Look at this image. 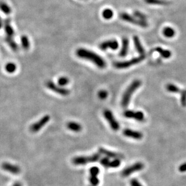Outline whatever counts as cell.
<instances>
[{
    "mask_svg": "<svg viewBox=\"0 0 186 186\" xmlns=\"http://www.w3.org/2000/svg\"><path fill=\"white\" fill-rule=\"evenodd\" d=\"M76 55L80 58L91 61L100 68H104L106 66L105 60L97 53L86 49H79L76 51Z\"/></svg>",
    "mask_w": 186,
    "mask_h": 186,
    "instance_id": "6da1fadb",
    "label": "cell"
},
{
    "mask_svg": "<svg viewBox=\"0 0 186 186\" xmlns=\"http://www.w3.org/2000/svg\"><path fill=\"white\" fill-rule=\"evenodd\" d=\"M142 82L140 80H135L134 81L131 85L128 87L125 92H124V94L122 97L121 100V106L124 108H126L128 106L131 96L133 93L141 86Z\"/></svg>",
    "mask_w": 186,
    "mask_h": 186,
    "instance_id": "7a4b0ae2",
    "label": "cell"
},
{
    "mask_svg": "<svg viewBox=\"0 0 186 186\" xmlns=\"http://www.w3.org/2000/svg\"><path fill=\"white\" fill-rule=\"evenodd\" d=\"M100 158V155L96 153L88 157H77L73 159V163L75 165H84L90 163H94Z\"/></svg>",
    "mask_w": 186,
    "mask_h": 186,
    "instance_id": "3957f363",
    "label": "cell"
},
{
    "mask_svg": "<svg viewBox=\"0 0 186 186\" xmlns=\"http://www.w3.org/2000/svg\"><path fill=\"white\" fill-rule=\"evenodd\" d=\"M145 59V56H140L131 59L129 60L123 61V62H118L114 64V67L118 69H125L129 68L132 65H136L138 63H140Z\"/></svg>",
    "mask_w": 186,
    "mask_h": 186,
    "instance_id": "277c9868",
    "label": "cell"
},
{
    "mask_svg": "<svg viewBox=\"0 0 186 186\" xmlns=\"http://www.w3.org/2000/svg\"><path fill=\"white\" fill-rule=\"evenodd\" d=\"M120 18L125 21L126 22L129 23L131 24H135L136 25L140 26L143 28H146L148 26V24L147 22H146V21H143V20H138L137 18H135L134 17H132L131 15H130L128 13H122L120 14Z\"/></svg>",
    "mask_w": 186,
    "mask_h": 186,
    "instance_id": "5b68a950",
    "label": "cell"
},
{
    "mask_svg": "<svg viewBox=\"0 0 186 186\" xmlns=\"http://www.w3.org/2000/svg\"><path fill=\"white\" fill-rule=\"evenodd\" d=\"M103 115L113 131H117L120 129V125L118 122L116 120L114 115L113 114L112 112L110 110H105L103 112Z\"/></svg>",
    "mask_w": 186,
    "mask_h": 186,
    "instance_id": "8992f818",
    "label": "cell"
},
{
    "mask_svg": "<svg viewBox=\"0 0 186 186\" xmlns=\"http://www.w3.org/2000/svg\"><path fill=\"white\" fill-rule=\"evenodd\" d=\"M46 86L49 89H51L52 91L56 92L57 94H59L61 96H67L69 95L70 93V91H69L68 89L64 88L60 86H58L56 85L53 82L50 81L46 82Z\"/></svg>",
    "mask_w": 186,
    "mask_h": 186,
    "instance_id": "52a82bcc",
    "label": "cell"
},
{
    "mask_svg": "<svg viewBox=\"0 0 186 186\" xmlns=\"http://www.w3.org/2000/svg\"><path fill=\"white\" fill-rule=\"evenodd\" d=\"M50 120V117L49 115L44 116L37 122L33 123V125H31L30 128V131L34 133L38 132L40 129H41L43 128V126H44Z\"/></svg>",
    "mask_w": 186,
    "mask_h": 186,
    "instance_id": "ba28073f",
    "label": "cell"
},
{
    "mask_svg": "<svg viewBox=\"0 0 186 186\" xmlns=\"http://www.w3.org/2000/svg\"><path fill=\"white\" fill-rule=\"evenodd\" d=\"M144 168V164L140 162L136 163L133 165L127 167L121 172V175L123 177H126L129 176L131 174L140 171Z\"/></svg>",
    "mask_w": 186,
    "mask_h": 186,
    "instance_id": "9c48e42d",
    "label": "cell"
},
{
    "mask_svg": "<svg viewBox=\"0 0 186 186\" xmlns=\"http://www.w3.org/2000/svg\"><path fill=\"white\" fill-rule=\"evenodd\" d=\"M124 116L129 118H134L137 121H142L145 119V115L142 111H126L124 113Z\"/></svg>",
    "mask_w": 186,
    "mask_h": 186,
    "instance_id": "30bf717a",
    "label": "cell"
},
{
    "mask_svg": "<svg viewBox=\"0 0 186 186\" xmlns=\"http://www.w3.org/2000/svg\"><path fill=\"white\" fill-rule=\"evenodd\" d=\"M90 178L89 182L91 185L97 186L99 184V179L97 178V175L99 174V169L97 167H92L89 170Z\"/></svg>",
    "mask_w": 186,
    "mask_h": 186,
    "instance_id": "8fae6325",
    "label": "cell"
},
{
    "mask_svg": "<svg viewBox=\"0 0 186 186\" xmlns=\"http://www.w3.org/2000/svg\"><path fill=\"white\" fill-rule=\"evenodd\" d=\"M99 48L102 50H106L108 49L116 50L118 48V42L115 39L106 41L100 44Z\"/></svg>",
    "mask_w": 186,
    "mask_h": 186,
    "instance_id": "7c38bea8",
    "label": "cell"
},
{
    "mask_svg": "<svg viewBox=\"0 0 186 186\" xmlns=\"http://www.w3.org/2000/svg\"><path fill=\"white\" fill-rule=\"evenodd\" d=\"M1 167L4 170H5V171L15 175L18 174L21 172V169L20 167L9 163H3V164L1 165Z\"/></svg>",
    "mask_w": 186,
    "mask_h": 186,
    "instance_id": "4fadbf2b",
    "label": "cell"
},
{
    "mask_svg": "<svg viewBox=\"0 0 186 186\" xmlns=\"http://www.w3.org/2000/svg\"><path fill=\"white\" fill-rule=\"evenodd\" d=\"M99 151L100 153L105 155H106L107 157H110V158H112L114 159H120V160L124 158L123 155L120 153H117L114 152H111L110 150H108L103 147H100Z\"/></svg>",
    "mask_w": 186,
    "mask_h": 186,
    "instance_id": "5bb4252c",
    "label": "cell"
},
{
    "mask_svg": "<svg viewBox=\"0 0 186 186\" xmlns=\"http://www.w3.org/2000/svg\"><path fill=\"white\" fill-rule=\"evenodd\" d=\"M123 133L125 136L133 138V139H135V140H140L143 138L142 133H141L139 131H134L129 129H125L123 131Z\"/></svg>",
    "mask_w": 186,
    "mask_h": 186,
    "instance_id": "9a60e30c",
    "label": "cell"
},
{
    "mask_svg": "<svg viewBox=\"0 0 186 186\" xmlns=\"http://www.w3.org/2000/svg\"><path fill=\"white\" fill-rule=\"evenodd\" d=\"M129 50V39L126 38H124L122 39V45L119 53L121 57H125L128 53Z\"/></svg>",
    "mask_w": 186,
    "mask_h": 186,
    "instance_id": "2e32d148",
    "label": "cell"
},
{
    "mask_svg": "<svg viewBox=\"0 0 186 186\" xmlns=\"http://www.w3.org/2000/svg\"><path fill=\"white\" fill-rule=\"evenodd\" d=\"M134 43L135 46V49L138 52V53L140 54V56H145V51L143 48V45H142V43L140 40L139 38L137 36H134L133 38Z\"/></svg>",
    "mask_w": 186,
    "mask_h": 186,
    "instance_id": "e0dca14e",
    "label": "cell"
},
{
    "mask_svg": "<svg viewBox=\"0 0 186 186\" xmlns=\"http://www.w3.org/2000/svg\"><path fill=\"white\" fill-rule=\"evenodd\" d=\"M4 31L6 33V35L7 37H13L15 34L14 30L12 27V26L10 24V19L7 18L5 20L4 23Z\"/></svg>",
    "mask_w": 186,
    "mask_h": 186,
    "instance_id": "ac0fdd59",
    "label": "cell"
},
{
    "mask_svg": "<svg viewBox=\"0 0 186 186\" xmlns=\"http://www.w3.org/2000/svg\"><path fill=\"white\" fill-rule=\"evenodd\" d=\"M67 127L68 129L76 132H80L82 130V126L80 124L74 121L68 122L67 125Z\"/></svg>",
    "mask_w": 186,
    "mask_h": 186,
    "instance_id": "d6986e66",
    "label": "cell"
},
{
    "mask_svg": "<svg viewBox=\"0 0 186 186\" xmlns=\"http://www.w3.org/2000/svg\"><path fill=\"white\" fill-rule=\"evenodd\" d=\"M155 51L157 52L163 58L168 59L171 57L172 53L168 50H164L161 47H157L155 49Z\"/></svg>",
    "mask_w": 186,
    "mask_h": 186,
    "instance_id": "ffe728a7",
    "label": "cell"
},
{
    "mask_svg": "<svg viewBox=\"0 0 186 186\" xmlns=\"http://www.w3.org/2000/svg\"><path fill=\"white\" fill-rule=\"evenodd\" d=\"M163 33L165 37L170 38H173L175 36V32L174 29L172 28V27H167L163 29Z\"/></svg>",
    "mask_w": 186,
    "mask_h": 186,
    "instance_id": "44dd1931",
    "label": "cell"
},
{
    "mask_svg": "<svg viewBox=\"0 0 186 186\" xmlns=\"http://www.w3.org/2000/svg\"><path fill=\"white\" fill-rule=\"evenodd\" d=\"M6 42L8 44V45L10 46V47L14 51L17 52L18 50V46L17 44L15 42V41L13 40V39L12 37H7L6 36Z\"/></svg>",
    "mask_w": 186,
    "mask_h": 186,
    "instance_id": "7402d4cb",
    "label": "cell"
},
{
    "mask_svg": "<svg viewBox=\"0 0 186 186\" xmlns=\"http://www.w3.org/2000/svg\"><path fill=\"white\" fill-rule=\"evenodd\" d=\"M0 10L7 15H10L12 12L10 7L4 1H0Z\"/></svg>",
    "mask_w": 186,
    "mask_h": 186,
    "instance_id": "603a6c76",
    "label": "cell"
},
{
    "mask_svg": "<svg viewBox=\"0 0 186 186\" xmlns=\"http://www.w3.org/2000/svg\"><path fill=\"white\" fill-rule=\"evenodd\" d=\"M114 12L110 9H106L102 12V17L105 20H110L113 17Z\"/></svg>",
    "mask_w": 186,
    "mask_h": 186,
    "instance_id": "cb8c5ba5",
    "label": "cell"
},
{
    "mask_svg": "<svg viewBox=\"0 0 186 186\" xmlns=\"http://www.w3.org/2000/svg\"><path fill=\"white\" fill-rule=\"evenodd\" d=\"M21 42L23 48L27 50L30 47V42L28 37L26 35H23L21 38Z\"/></svg>",
    "mask_w": 186,
    "mask_h": 186,
    "instance_id": "d4e9b609",
    "label": "cell"
},
{
    "mask_svg": "<svg viewBox=\"0 0 186 186\" xmlns=\"http://www.w3.org/2000/svg\"><path fill=\"white\" fill-rule=\"evenodd\" d=\"M145 3L149 4H154V5H166L169 3L165 0H145Z\"/></svg>",
    "mask_w": 186,
    "mask_h": 186,
    "instance_id": "484cf974",
    "label": "cell"
},
{
    "mask_svg": "<svg viewBox=\"0 0 186 186\" xmlns=\"http://www.w3.org/2000/svg\"><path fill=\"white\" fill-rule=\"evenodd\" d=\"M5 70L9 73H13L17 70V65L13 62H9L6 65Z\"/></svg>",
    "mask_w": 186,
    "mask_h": 186,
    "instance_id": "4316f807",
    "label": "cell"
},
{
    "mask_svg": "<svg viewBox=\"0 0 186 186\" xmlns=\"http://www.w3.org/2000/svg\"><path fill=\"white\" fill-rule=\"evenodd\" d=\"M166 89L169 92H174V93H177V92H180L181 90L176 85L172 84H169L166 86Z\"/></svg>",
    "mask_w": 186,
    "mask_h": 186,
    "instance_id": "83f0119b",
    "label": "cell"
},
{
    "mask_svg": "<svg viewBox=\"0 0 186 186\" xmlns=\"http://www.w3.org/2000/svg\"><path fill=\"white\" fill-rule=\"evenodd\" d=\"M69 82V79L67 77H60L57 80V84L60 86L67 85Z\"/></svg>",
    "mask_w": 186,
    "mask_h": 186,
    "instance_id": "f1b7e54d",
    "label": "cell"
},
{
    "mask_svg": "<svg viewBox=\"0 0 186 186\" xmlns=\"http://www.w3.org/2000/svg\"><path fill=\"white\" fill-rule=\"evenodd\" d=\"M134 16L137 18V19L140 20H143V21H146V15H144L143 13H142V12H139V11H135L134 13Z\"/></svg>",
    "mask_w": 186,
    "mask_h": 186,
    "instance_id": "f546056e",
    "label": "cell"
},
{
    "mask_svg": "<svg viewBox=\"0 0 186 186\" xmlns=\"http://www.w3.org/2000/svg\"><path fill=\"white\" fill-rule=\"evenodd\" d=\"M181 102L183 106H186V91H181Z\"/></svg>",
    "mask_w": 186,
    "mask_h": 186,
    "instance_id": "4dcf8cb0",
    "label": "cell"
},
{
    "mask_svg": "<svg viewBox=\"0 0 186 186\" xmlns=\"http://www.w3.org/2000/svg\"><path fill=\"white\" fill-rule=\"evenodd\" d=\"M120 159H114L113 161H110L109 167H113L116 168L118 167L120 165Z\"/></svg>",
    "mask_w": 186,
    "mask_h": 186,
    "instance_id": "1f68e13d",
    "label": "cell"
},
{
    "mask_svg": "<svg viewBox=\"0 0 186 186\" xmlns=\"http://www.w3.org/2000/svg\"><path fill=\"white\" fill-rule=\"evenodd\" d=\"M108 92L105 90H101L98 92V96L102 100H104L106 99V97H108Z\"/></svg>",
    "mask_w": 186,
    "mask_h": 186,
    "instance_id": "d6a6232c",
    "label": "cell"
},
{
    "mask_svg": "<svg viewBox=\"0 0 186 186\" xmlns=\"http://www.w3.org/2000/svg\"><path fill=\"white\" fill-rule=\"evenodd\" d=\"M100 163L105 167H109L110 161L109 158H108L107 157H105V158H103L100 160Z\"/></svg>",
    "mask_w": 186,
    "mask_h": 186,
    "instance_id": "836d02e7",
    "label": "cell"
},
{
    "mask_svg": "<svg viewBox=\"0 0 186 186\" xmlns=\"http://www.w3.org/2000/svg\"><path fill=\"white\" fill-rule=\"evenodd\" d=\"M131 186H143L140 182L135 179H132L131 181Z\"/></svg>",
    "mask_w": 186,
    "mask_h": 186,
    "instance_id": "e575fe53",
    "label": "cell"
},
{
    "mask_svg": "<svg viewBox=\"0 0 186 186\" xmlns=\"http://www.w3.org/2000/svg\"><path fill=\"white\" fill-rule=\"evenodd\" d=\"M179 171L181 172H186V163H183L182 164L180 165L179 167Z\"/></svg>",
    "mask_w": 186,
    "mask_h": 186,
    "instance_id": "d590c367",
    "label": "cell"
},
{
    "mask_svg": "<svg viewBox=\"0 0 186 186\" xmlns=\"http://www.w3.org/2000/svg\"><path fill=\"white\" fill-rule=\"evenodd\" d=\"M13 186H22V185L20 182H15Z\"/></svg>",
    "mask_w": 186,
    "mask_h": 186,
    "instance_id": "8d00e7d4",
    "label": "cell"
},
{
    "mask_svg": "<svg viewBox=\"0 0 186 186\" xmlns=\"http://www.w3.org/2000/svg\"><path fill=\"white\" fill-rule=\"evenodd\" d=\"M3 25V21H0V29H1V28H2Z\"/></svg>",
    "mask_w": 186,
    "mask_h": 186,
    "instance_id": "74e56055",
    "label": "cell"
},
{
    "mask_svg": "<svg viewBox=\"0 0 186 186\" xmlns=\"http://www.w3.org/2000/svg\"><path fill=\"white\" fill-rule=\"evenodd\" d=\"M0 21H2V20H1V17H0Z\"/></svg>",
    "mask_w": 186,
    "mask_h": 186,
    "instance_id": "f35d334b",
    "label": "cell"
},
{
    "mask_svg": "<svg viewBox=\"0 0 186 186\" xmlns=\"http://www.w3.org/2000/svg\"><path fill=\"white\" fill-rule=\"evenodd\" d=\"M90 186H92V185H90Z\"/></svg>",
    "mask_w": 186,
    "mask_h": 186,
    "instance_id": "ab89813d",
    "label": "cell"
},
{
    "mask_svg": "<svg viewBox=\"0 0 186 186\" xmlns=\"http://www.w3.org/2000/svg\"></svg>",
    "mask_w": 186,
    "mask_h": 186,
    "instance_id": "60d3db41",
    "label": "cell"
}]
</instances>
